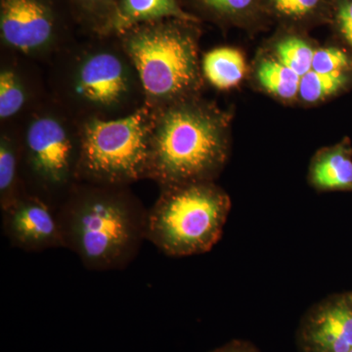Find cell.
Here are the masks:
<instances>
[{
  "instance_id": "6da1fadb",
  "label": "cell",
  "mask_w": 352,
  "mask_h": 352,
  "mask_svg": "<svg viewBox=\"0 0 352 352\" xmlns=\"http://www.w3.org/2000/svg\"><path fill=\"white\" fill-rule=\"evenodd\" d=\"M48 91L76 120H116L146 105L135 67L118 36L76 39L47 65Z\"/></svg>"
},
{
  "instance_id": "3957f363",
  "label": "cell",
  "mask_w": 352,
  "mask_h": 352,
  "mask_svg": "<svg viewBox=\"0 0 352 352\" xmlns=\"http://www.w3.org/2000/svg\"><path fill=\"white\" fill-rule=\"evenodd\" d=\"M228 155L227 118L198 96L156 110L147 179L162 187L214 182Z\"/></svg>"
},
{
  "instance_id": "ac0fdd59",
  "label": "cell",
  "mask_w": 352,
  "mask_h": 352,
  "mask_svg": "<svg viewBox=\"0 0 352 352\" xmlns=\"http://www.w3.org/2000/svg\"><path fill=\"white\" fill-rule=\"evenodd\" d=\"M346 80V76L342 72L320 74L311 69L300 78L298 95L309 103L320 101L337 92Z\"/></svg>"
},
{
  "instance_id": "603a6c76",
  "label": "cell",
  "mask_w": 352,
  "mask_h": 352,
  "mask_svg": "<svg viewBox=\"0 0 352 352\" xmlns=\"http://www.w3.org/2000/svg\"><path fill=\"white\" fill-rule=\"evenodd\" d=\"M336 21L344 38L352 46V0H339Z\"/></svg>"
},
{
  "instance_id": "ba28073f",
  "label": "cell",
  "mask_w": 352,
  "mask_h": 352,
  "mask_svg": "<svg viewBox=\"0 0 352 352\" xmlns=\"http://www.w3.org/2000/svg\"><path fill=\"white\" fill-rule=\"evenodd\" d=\"M72 20L60 0H0L1 50L48 65L76 41Z\"/></svg>"
},
{
  "instance_id": "8992f818",
  "label": "cell",
  "mask_w": 352,
  "mask_h": 352,
  "mask_svg": "<svg viewBox=\"0 0 352 352\" xmlns=\"http://www.w3.org/2000/svg\"><path fill=\"white\" fill-rule=\"evenodd\" d=\"M148 210L146 240L168 256L210 252L221 238L231 208L214 182L162 187Z\"/></svg>"
},
{
  "instance_id": "277c9868",
  "label": "cell",
  "mask_w": 352,
  "mask_h": 352,
  "mask_svg": "<svg viewBox=\"0 0 352 352\" xmlns=\"http://www.w3.org/2000/svg\"><path fill=\"white\" fill-rule=\"evenodd\" d=\"M194 24L156 21L118 36L138 72L146 105L154 110L198 96L203 72Z\"/></svg>"
},
{
  "instance_id": "44dd1931",
  "label": "cell",
  "mask_w": 352,
  "mask_h": 352,
  "mask_svg": "<svg viewBox=\"0 0 352 352\" xmlns=\"http://www.w3.org/2000/svg\"><path fill=\"white\" fill-rule=\"evenodd\" d=\"M323 0H267L268 6L279 17L300 21L318 10Z\"/></svg>"
},
{
  "instance_id": "9a60e30c",
  "label": "cell",
  "mask_w": 352,
  "mask_h": 352,
  "mask_svg": "<svg viewBox=\"0 0 352 352\" xmlns=\"http://www.w3.org/2000/svg\"><path fill=\"white\" fill-rule=\"evenodd\" d=\"M201 72L210 85L219 89H228L244 78L245 63L239 50L219 47L208 51L201 61Z\"/></svg>"
},
{
  "instance_id": "30bf717a",
  "label": "cell",
  "mask_w": 352,
  "mask_h": 352,
  "mask_svg": "<svg viewBox=\"0 0 352 352\" xmlns=\"http://www.w3.org/2000/svg\"><path fill=\"white\" fill-rule=\"evenodd\" d=\"M50 96L38 64L9 51L0 59V124L17 122Z\"/></svg>"
},
{
  "instance_id": "e0dca14e",
  "label": "cell",
  "mask_w": 352,
  "mask_h": 352,
  "mask_svg": "<svg viewBox=\"0 0 352 352\" xmlns=\"http://www.w3.org/2000/svg\"><path fill=\"white\" fill-rule=\"evenodd\" d=\"M78 24L88 34H104L118 0H66Z\"/></svg>"
},
{
  "instance_id": "2e32d148",
  "label": "cell",
  "mask_w": 352,
  "mask_h": 352,
  "mask_svg": "<svg viewBox=\"0 0 352 352\" xmlns=\"http://www.w3.org/2000/svg\"><path fill=\"white\" fill-rule=\"evenodd\" d=\"M259 82L280 98L292 99L298 94L300 76L275 60H263L258 69Z\"/></svg>"
},
{
  "instance_id": "8fae6325",
  "label": "cell",
  "mask_w": 352,
  "mask_h": 352,
  "mask_svg": "<svg viewBox=\"0 0 352 352\" xmlns=\"http://www.w3.org/2000/svg\"><path fill=\"white\" fill-rule=\"evenodd\" d=\"M300 352H349L352 349V302L324 300L303 316L298 332Z\"/></svg>"
},
{
  "instance_id": "52a82bcc",
  "label": "cell",
  "mask_w": 352,
  "mask_h": 352,
  "mask_svg": "<svg viewBox=\"0 0 352 352\" xmlns=\"http://www.w3.org/2000/svg\"><path fill=\"white\" fill-rule=\"evenodd\" d=\"M156 110L148 105L116 120H76L78 182L126 185L147 179Z\"/></svg>"
},
{
  "instance_id": "d6986e66",
  "label": "cell",
  "mask_w": 352,
  "mask_h": 352,
  "mask_svg": "<svg viewBox=\"0 0 352 352\" xmlns=\"http://www.w3.org/2000/svg\"><path fill=\"white\" fill-rule=\"evenodd\" d=\"M276 54L279 62L300 78L311 71L314 50L302 38L289 36L282 39L277 43Z\"/></svg>"
},
{
  "instance_id": "7402d4cb",
  "label": "cell",
  "mask_w": 352,
  "mask_h": 352,
  "mask_svg": "<svg viewBox=\"0 0 352 352\" xmlns=\"http://www.w3.org/2000/svg\"><path fill=\"white\" fill-rule=\"evenodd\" d=\"M349 63L346 53L339 48H321L314 51L311 69L320 74L336 73L342 72Z\"/></svg>"
},
{
  "instance_id": "d4e9b609",
  "label": "cell",
  "mask_w": 352,
  "mask_h": 352,
  "mask_svg": "<svg viewBox=\"0 0 352 352\" xmlns=\"http://www.w3.org/2000/svg\"><path fill=\"white\" fill-rule=\"evenodd\" d=\"M349 352H352V349H351V351H349Z\"/></svg>"
},
{
  "instance_id": "5b68a950",
  "label": "cell",
  "mask_w": 352,
  "mask_h": 352,
  "mask_svg": "<svg viewBox=\"0 0 352 352\" xmlns=\"http://www.w3.org/2000/svg\"><path fill=\"white\" fill-rule=\"evenodd\" d=\"M25 193L58 208L78 182V122L51 96L17 120Z\"/></svg>"
},
{
  "instance_id": "7a4b0ae2",
  "label": "cell",
  "mask_w": 352,
  "mask_h": 352,
  "mask_svg": "<svg viewBox=\"0 0 352 352\" xmlns=\"http://www.w3.org/2000/svg\"><path fill=\"white\" fill-rule=\"evenodd\" d=\"M64 245L88 270H122L146 240L148 210L131 186L78 182L57 208Z\"/></svg>"
},
{
  "instance_id": "9c48e42d",
  "label": "cell",
  "mask_w": 352,
  "mask_h": 352,
  "mask_svg": "<svg viewBox=\"0 0 352 352\" xmlns=\"http://www.w3.org/2000/svg\"><path fill=\"white\" fill-rule=\"evenodd\" d=\"M4 236L16 249L28 252L65 248L57 210L38 198L24 193L1 210Z\"/></svg>"
},
{
  "instance_id": "cb8c5ba5",
  "label": "cell",
  "mask_w": 352,
  "mask_h": 352,
  "mask_svg": "<svg viewBox=\"0 0 352 352\" xmlns=\"http://www.w3.org/2000/svg\"><path fill=\"white\" fill-rule=\"evenodd\" d=\"M210 352H259L254 344L247 340H233Z\"/></svg>"
},
{
  "instance_id": "4fadbf2b",
  "label": "cell",
  "mask_w": 352,
  "mask_h": 352,
  "mask_svg": "<svg viewBox=\"0 0 352 352\" xmlns=\"http://www.w3.org/2000/svg\"><path fill=\"white\" fill-rule=\"evenodd\" d=\"M22 150L17 122L0 126V210H3L25 193L21 176Z\"/></svg>"
},
{
  "instance_id": "ffe728a7",
  "label": "cell",
  "mask_w": 352,
  "mask_h": 352,
  "mask_svg": "<svg viewBox=\"0 0 352 352\" xmlns=\"http://www.w3.org/2000/svg\"><path fill=\"white\" fill-rule=\"evenodd\" d=\"M199 8L221 20L239 21L256 13L259 0H192Z\"/></svg>"
},
{
  "instance_id": "7c38bea8",
  "label": "cell",
  "mask_w": 352,
  "mask_h": 352,
  "mask_svg": "<svg viewBox=\"0 0 352 352\" xmlns=\"http://www.w3.org/2000/svg\"><path fill=\"white\" fill-rule=\"evenodd\" d=\"M176 19L198 22L183 10L177 0H118L105 36H120L132 28L156 21Z\"/></svg>"
},
{
  "instance_id": "5bb4252c",
  "label": "cell",
  "mask_w": 352,
  "mask_h": 352,
  "mask_svg": "<svg viewBox=\"0 0 352 352\" xmlns=\"http://www.w3.org/2000/svg\"><path fill=\"white\" fill-rule=\"evenodd\" d=\"M310 182L318 190H352V160L344 147L319 153L310 168Z\"/></svg>"
}]
</instances>
